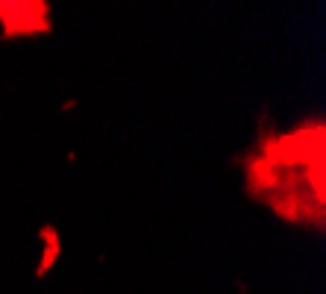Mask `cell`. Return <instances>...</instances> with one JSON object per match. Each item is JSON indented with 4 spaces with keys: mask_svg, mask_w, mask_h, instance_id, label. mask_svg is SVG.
I'll use <instances>...</instances> for the list:
<instances>
[{
    "mask_svg": "<svg viewBox=\"0 0 326 294\" xmlns=\"http://www.w3.org/2000/svg\"><path fill=\"white\" fill-rule=\"evenodd\" d=\"M250 188L288 221H323V124L268 139L250 165Z\"/></svg>",
    "mask_w": 326,
    "mask_h": 294,
    "instance_id": "obj_1",
    "label": "cell"
},
{
    "mask_svg": "<svg viewBox=\"0 0 326 294\" xmlns=\"http://www.w3.org/2000/svg\"><path fill=\"white\" fill-rule=\"evenodd\" d=\"M0 24L6 35H30L47 30L44 3H0Z\"/></svg>",
    "mask_w": 326,
    "mask_h": 294,
    "instance_id": "obj_2",
    "label": "cell"
}]
</instances>
